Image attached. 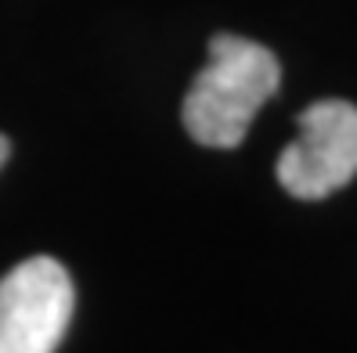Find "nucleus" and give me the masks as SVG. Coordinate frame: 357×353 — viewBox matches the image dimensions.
Instances as JSON below:
<instances>
[{"instance_id":"nucleus-1","label":"nucleus","mask_w":357,"mask_h":353,"mask_svg":"<svg viewBox=\"0 0 357 353\" xmlns=\"http://www.w3.org/2000/svg\"><path fill=\"white\" fill-rule=\"evenodd\" d=\"M282 65L275 51L235 33L209 40V61L184 94L181 119L206 148H238L264 101L278 94Z\"/></svg>"},{"instance_id":"nucleus-2","label":"nucleus","mask_w":357,"mask_h":353,"mask_svg":"<svg viewBox=\"0 0 357 353\" xmlns=\"http://www.w3.org/2000/svg\"><path fill=\"white\" fill-rule=\"evenodd\" d=\"M300 137L278 155V184L303 202L328 198L357 177V105L325 97L300 116Z\"/></svg>"},{"instance_id":"nucleus-3","label":"nucleus","mask_w":357,"mask_h":353,"mask_svg":"<svg viewBox=\"0 0 357 353\" xmlns=\"http://www.w3.org/2000/svg\"><path fill=\"white\" fill-rule=\"evenodd\" d=\"M76 306L69 271L29 256L0 278V353H54Z\"/></svg>"},{"instance_id":"nucleus-4","label":"nucleus","mask_w":357,"mask_h":353,"mask_svg":"<svg viewBox=\"0 0 357 353\" xmlns=\"http://www.w3.org/2000/svg\"><path fill=\"white\" fill-rule=\"evenodd\" d=\"M8 155H11V141H8L4 134H0V166L8 162Z\"/></svg>"}]
</instances>
